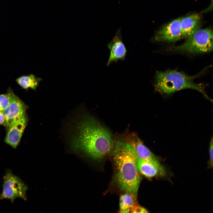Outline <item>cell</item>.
<instances>
[{
    "label": "cell",
    "instance_id": "obj_16",
    "mask_svg": "<svg viewBox=\"0 0 213 213\" xmlns=\"http://www.w3.org/2000/svg\"><path fill=\"white\" fill-rule=\"evenodd\" d=\"M213 139L212 137L209 146V164L210 167L211 168L213 167Z\"/></svg>",
    "mask_w": 213,
    "mask_h": 213
},
{
    "label": "cell",
    "instance_id": "obj_3",
    "mask_svg": "<svg viewBox=\"0 0 213 213\" xmlns=\"http://www.w3.org/2000/svg\"><path fill=\"white\" fill-rule=\"evenodd\" d=\"M198 76L188 75L175 70L158 72L156 75L155 88L159 92L165 94L185 89H194L212 102L205 91L204 85L194 82V79Z\"/></svg>",
    "mask_w": 213,
    "mask_h": 213
},
{
    "label": "cell",
    "instance_id": "obj_4",
    "mask_svg": "<svg viewBox=\"0 0 213 213\" xmlns=\"http://www.w3.org/2000/svg\"><path fill=\"white\" fill-rule=\"evenodd\" d=\"M175 51L192 53L210 52L213 49V32L209 28L196 31L182 44L172 47Z\"/></svg>",
    "mask_w": 213,
    "mask_h": 213
},
{
    "label": "cell",
    "instance_id": "obj_1",
    "mask_svg": "<svg viewBox=\"0 0 213 213\" xmlns=\"http://www.w3.org/2000/svg\"><path fill=\"white\" fill-rule=\"evenodd\" d=\"M75 128L71 141L73 149L96 160H101L111 153L115 143L112 135L94 118L85 117Z\"/></svg>",
    "mask_w": 213,
    "mask_h": 213
},
{
    "label": "cell",
    "instance_id": "obj_14",
    "mask_svg": "<svg viewBox=\"0 0 213 213\" xmlns=\"http://www.w3.org/2000/svg\"><path fill=\"white\" fill-rule=\"evenodd\" d=\"M38 78L33 74L23 75L17 78L16 80L17 83L22 88L28 89L29 88L35 89L40 81Z\"/></svg>",
    "mask_w": 213,
    "mask_h": 213
},
{
    "label": "cell",
    "instance_id": "obj_13",
    "mask_svg": "<svg viewBox=\"0 0 213 213\" xmlns=\"http://www.w3.org/2000/svg\"><path fill=\"white\" fill-rule=\"evenodd\" d=\"M135 148L138 158L143 160L158 159L154 154L137 136L135 140Z\"/></svg>",
    "mask_w": 213,
    "mask_h": 213
},
{
    "label": "cell",
    "instance_id": "obj_8",
    "mask_svg": "<svg viewBox=\"0 0 213 213\" xmlns=\"http://www.w3.org/2000/svg\"><path fill=\"white\" fill-rule=\"evenodd\" d=\"M110 51L107 66L119 60L125 59L127 51L122 41L120 29H118L112 40L107 45Z\"/></svg>",
    "mask_w": 213,
    "mask_h": 213
},
{
    "label": "cell",
    "instance_id": "obj_15",
    "mask_svg": "<svg viewBox=\"0 0 213 213\" xmlns=\"http://www.w3.org/2000/svg\"><path fill=\"white\" fill-rule=\"evenodd\" d=\"M16 95L9 87L6 93L0 94V109L4 111Z\"/></svg>",
    "mask_w": 213,
    "mask_h": 213
},
{
    "label": "cell",
    "instance_id": "obj_10",
    "mask_svg": "<svg viewBox=\"0 0 213 213\" xmlns=\"http://www.w3.org/2000/svg\"><path fill=\"white\" fill-rule=\"evenodd\" d=\"M28 122L25 114L8 130L5 141L14 148L17 147L21 139Z\"/></svg>",
    "mask_w": 213,
    "mask_h": 213
},
{
    "label": "cell",
    "instance_id": "obj_7",
    "mask_svg": "<svg viewBox=\"0 0 213 213\" xmlns=\"http://www.w3.org/2000/svg\"><path fill=\"white\" fill-rule=\"evenodd\" d=\"M27 106L17 96L4 111V125L7 130L25 114Z\"/></svg>",
    "mask_w": 213,
    "mask_h": 213
},
{
    "label": "cell",
    "instance_id": "obj_9",
    "mask_svg": "<svg viewBox=\"0 0 213 213\" xmlns=\"http://www.w3.org/2000/svg\"><path fill=\"white\" fill-rule=\"evenodd\" d=\"M136 165L140 174L147 178L163 176L165 174L164 168L158 159L143 160L137 158Z\"/></svg>",
    "mask_w": 213,
    "mask_h": 213
},
{
    "label": "cell",
    "instance_id": "obj_17",
    "mask_svg": "<svg viewBox=\"0 0 213 213\" xmlns=\"http://www.w3.org/2000/svg\"><path fill=\"white\" fill-rule=\"evenodd\" d=\"M149 212L144 208L138 205H135L130 211L131 213H147Z\"/></svg>",
    "mask_w": 213,
    "mask_h": 213
},
{
    "label": "cell",
    "instance_id": "obj_2",
    "mask_svg": "<svg viewBox=\"0 0 213 213\" xmlns=\"http://www.w3.org/2000/svg\"><path fill=\"white\" fill-rule=\"evenodd\" d=\"M136 137L133 135L115 142L111 153L117 186L123 193H130L137 198L141 178L136 165Z\"/></svg>",
    "mask_w": 213,
    "mask_h": 213
},
{
    "label": "cell",
    "instance_id": "obj_6",
    "mask_svg": "<svg viewBox=\"0 0 213 213\" xmlns=\"http://www.w3.org/2000/svg\"><path fill=\"white\" fill-rule=\"evenodd\" d=\"M181 17L170 22L159 30L153 41L156 42H175L183 38L180 27Z\"/></svg>",
    "mask_w": 213,
    "mask_h": 213
},
{
    "label": "cell",
    "instance_id": "obj_11",
    "mask_svg": "<svg viewBox=\"0 0 213 213\" xmlns=\"http://www.w3.org/2000/svg\"><path fill=\"white\" fill-rule=\"evenodd\" d=\"M201 18L200 14H193L181 17L180 27L183 38H188L200 29Z\"/></svg>",
    "mask_w": 213,
    "mask_h": 213
},
{
    "label": "cell",
    "instance_id": "obj_18",
    "mask_svg": "<svg viewBox=\"0 0 213 213\" xmlns=\"http://www.w3.org/2000/svg\"><path fill=\"white\" fill-rule=\"evenodd\" d=\"M5 123V117L4 111L0 109V125H4Z\"/></svg>",
    "mask_w": 213,
    "mask_h": 213
},
{
    "label": "cell",
    "instance_id": "obj_5",
    "mask_svg": "<svg viewBox=\"0 0 213 213\" xmlns=\"http://www.w3.org/2000/svg\"><path fill=\"white\" fill-rule=\"evenodd\" d=\"M27 189V185L19 178L10 171H8L4 178L3 191L0 199H9L12 202L18 198L25 200Z\"/></svg>",
    "mask_w": 213,
    "mask_h": 213
},
{
    "label": "cell",
    "instance_id": "obj_12",
    "mask_svg": "<svg viewBox=\"0 0 213 213\" xmlns=\"http://www.w3.org/2000/svg\"><path fill=\"white\" fill-rule=\"evenodd\" d=\"M120 198V213H129L133 206L136 204V199L134 195L128 193L124 192Z\"/></svg>",
    "mask_w": 213,
    "mask_h": 213
}]
</instances>
